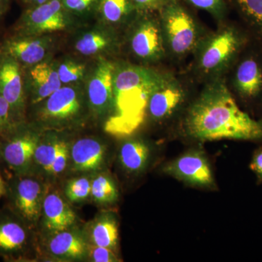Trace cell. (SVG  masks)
<instances>
[{
    "mask_svg": "<svg viewBox=\"0 0 262 262\" xmlns=\"http://www.w3.org/2000/svg\"><path fill=\"white\" fill-rule=\"evenodd\" d=\"M49 0H20L24 5L27 6V8H33V7L38 6L47 3Z\"/></svg>",
    "mask_w": 262,
    "mask_h": 262,
    "instance_id": "cell-37",
    "label": "cell"
},
{
    "mask_svg": "<svg viewBox=\"0 0 262 262\" xmlns=\"http://www.w3.org/2000/svg\"><path fill=\"white\" fill-rule=\"evenodd\" d=\"M237 45L238 40L233 31L226 29L215 34L202 52L201 68L207 72L220 70L233 56Z\"/></svg>",
    "mask_w": 262,
    "mask_h": 262,
    "instance_id": "cell-9",
    "label": "cell"
},
{
    "mask_svg": "<svg viewBox=\"0 0 262 262\" xmlns=\"http://www.w3.org/2000/svg\"><path fill=\"white\" fill-rule=\"evenodd\" d=\"M16 123L9 103L0 93V135H3Z\"/></svg>",
    "mask_w": 262,
    "mask_h": 262,
    "instance_id": "cell-29",
    "label": "cell"
},
{
    "mask_svg": "<svg viewBox=\"0 0 262 262\" xmlns=\"http://www.w3.org/2000/svg\"><path fill=\"white\" fill-rule=\"evenodd\" d=\"M99 0H61L63 8L68 12L83 13L97 8Z\"/></svg>",
    "mask_w": 262,
    "mask_h": 262,
    "instance_id": "cell-30",
    "label": "cell"
},
{
    "mask_svg": "<svg viewBox=\"0 0 262 262\" xmlns=\"http://www.w3.org/2000/svg\"><path fill=\"white\" fill-rule=\"evenodd\" d=\"M136 9L147 11L161 8L168 0H132Z\"/></svg>",
    "mask_w": 262,
    "mask_h": 262,
    "instance_id": "cell-35",
    "label": "cell"
},
{
    "mask_svg": "<svg viewBox=\"0 0 262 262\" xmlns=\"http://www.w3.org/2000/svg\"><path fill=\"white\" fill-rule=\"evenodd\" d=\"M67 10L61 0H49L44 4L27 8L17 28L18 35L62 30L67 24Z\"/></svg>",
    "mask_w": 262,
    "mask_h": 262,
    "instance_id": "cell-4",
    "label": "cell"
},
{
    "mask_svg": "<svg viewBox=\"0 0 262 262\" xmlns=\"http://www.w3.org/2000/svg\"><path fill=\"white\" fill-rule=\"evenodd\" d=\"M188 134L200 141L262 139V122L241 110L222 81L208 84L189 110Z\"/></svg>",
    "mask_w": 262,
    "mask_h": 262,
    "instance_id": "cell-1",
    "label": "cell"
},
{
    "mask_svg": "<svg viewBox=\"0 0 262 262\" xmlns=\"http://www.w3.org/2000/svg\"><path fill=\"white\" fill-rule=\"evenodd\" d=\"M85 245L78 234L64 230L55 234L50 241V251L60 257L79 258L85 253Z\"/></svg>",
    "mask_w": 262,
    "mask_h": 262,
    "instance_id": "cell-19",
    "label": "cell"
},
{
    "mask_svg": "<svg viewBox=\"0 0 262 262\" xmlns=\"http://www.w3.org/2000/svg\"><path fill=\"white\" fill-rule=\"evenodd\" d=\"M90 256L96 262L117 261V257L113 250L93 245L89 247Z\"/></svg>",
    "mask_w": 262,
    "mask_h": 262,
    "instance_id": "cell-33",
    "label": "cell"
},
{
    "mask_svg": "<svg viewBox=\"0 0 262 262\" xmlns=\"http://www.w3.org/2000/svg\"><path fill=\"white\" fill-rule=\"evenodd\" d=\"M42 209L45 225L52 233L67 230L75 222V212L61 196L55 193H51L45 198Z\"/></svg>",
    "mask_w": 262,
    "mask_h": 262,
    "instance_id": "cell-15",
    "label": "cell"
},
{
    "mask_svg": "<svg viewBox=\"0 0 262 262\" xmlns=\"http://www.w3.org/2000/svg\"><path fill=\"white\" fill-rule=\"evenodd\" d=\"M1 148H2V144H0V157H1V158H2Z\"/></svg>",
    "mask_w": 262,
    "mask_h": 262,
    "instance_id": "cell-40",
    "label": "cell"
},
{
    "mask_svg": "<svg viewBox=\"0 0 262 262\" xmlns=\"http://www.w3.org/2000/svg\"><path fill=\"white\" fill-rule=\"evenodd\" d=\"M68 155V147H67V144L63 141H59L58 151H57L56 158L52 165L50 173L52 174L61 173L67 166Z\"/></svg>",
    "mask_w": 262,
    "mask_h": 262,
    "instance_id": "cell-32",
    "label": "cell"
},
{
    "mask_svg": "<svg viewBox=\"0 0 262 262\" xmlns=\"http://www.w3.org/2000/svg\"><path fill=\"white\" fill-rule=\"evenodd\" d=\"M243 11L257 23L262 24V0H236Z\"/></svg>",
    "mask_w": 262,
    "mask_h": 262,
    "instance_id": "cell-31",
    "label": "cell"
},
{
    "mask_svg": "<svg viewBox=\"0 0 262 262\" xmlns=\"http://www.w3.org/2000/svg\"><path fill=\"white\" fill-rule=\"evenodd\" d=\"M0 51L21 66H34L44 58L46 46L42 41L30 36L15 34L3 43Z\"/></svg>",
    "mask_w": 262,
    "mask_h": 262,
    "instance_id": "cell-12",
    "label": "cell"
},
{
    "mask_svg": "<svg viewBox=\"0 0 262 262\" xmlns=\"http://www.w3.org/2000/svg\"><path fill=\"white\" fill-rule=\"evenodd\" d=\"M115 69L113 63L101 62L89 82V98L91 106L99 113L106 111L113 102Z\"/></svg>",
    "mask_w": 262,
    "mask_h": 262,
    "instance_id": "cell-11",
    "label": "cell"
},
{
    "mask_svg": "<svg viewBox=\"0 0 262 262\" xmlns=\"http://www.w3.org/2000/svg\"><path fill=\"white\" fill-rule=\"evenodd\" d=\"M184 98V91L178 82L164 77L149 100L148 110L156 120L165 118L173 113Z\"/></svg>",
    "mask_w": 262,
    "mask_h": 262,
    "instance_id": "cell-10",
    "label": "cell"
},
{
    "mask_svg": "<svg viewBox=\"0 0 262 262\" xmlns=\"http://www.w3.org/2000/svg\"><path fill=\"white\" fill-rule=\"evenodd\" d=\"M3 135L8 138L2 144V158L15 173L23 176L39 144L37 136L20 128L19 122Z\"/></svg>",
    "mask_w": 262,
    "mask_h": 262,
    "instance_id": "cell-5",
    "label": "cell"
},
{
    "mask_svg": "<svg viewBox=\"0 0 262 262\" xmlns=\"http://www.w3.org/2000/svg\"><path fill=\"white\" fill-rule=\"evenodd\" d=\"M91 183L89 179L80 178L71 181L66 189V194L72 202L83 201L91 194Z\"/></svg>",
    "mask_w": 262,
    "mask_h": 262,
    "instance_id": "cell-27",
    "label": "cell"
},
{
    "mask_svg": "<svg viewBox=\"0 0 262 262\" xmlns=\"http://www.w3.org/2000/svg\"><path fill=\"white\" fill-rule=\"evenodd\" d=\"M59 141L48 143L41 145L38 144L37 149L34 152L33 159L35 160L38 165L47 172L51 171L52 165L54 161L57 151H58Z\"/></svg>",
    "mask_w": 262,
    "mask_h": 262,
    "instance_id": "cell-26",
    "label": "cell"
},
{
    "mask_svg": "<svg viewBox=\"0 0 262 262\" xmlns=\"http://www.w3.org/2000/svg\"><path fill=\"white\" fill-rule=\"evenodd\" d=\"M91 239L96 246L115 249L118 241L116 222L112 218H102L93 226Z\"/></svg>",
    "mask_w": 262,
    "mask_h": 262,
    "instance_id": "cell-22",
    "label": "cell"
},
{
    "mask_svg": "<svg viewBox=\"0 0 262 262\" xmlns=\"http://www.w3.org/2000/svg\"><path fill=\"white\" fill-rule=\"evenodd\" d=\"M165 173L194 185L210 187L213 184L209 164L206 158L196 152L180 157L165 168Z\"/></svg>",
    "mask_w": 262,
    "mask_h": 262,
    "instance_id": "cell-8",
    "label": "cell"
},
{
    "mask_svg": "<svg viewBox=\"0 0 262 262\" xmlns=\"http://www.w3.org/2000/svg\"><path fill=\"white\" fill-rule=\"evenodd\" d=\"M163 78L141 67H127L115 72L113 113L105 124V130L118 137L135 132L144 122L150 96Z\"/></svg>",
    "mask_w": 262,
    "mask_h": 262,
    "instance_id": "cell-2",
    "label": "cell"
},
{
    "mask_svg": "<svg viewBox=\"0 0 262 262\" xmlns=\"http://www.w3.org/2000/svg\"><path fill=\"white\" fill-rule=\"evenodd\" d=\"M251 170L262 177V151L255 155L251 164Z\"/></svg>",
    "mask_w": 262,
    "mask_h": 262,
    "instance_id": "cell-36",
    "label": "cell"
},
{
    "mask_svg": "<svg viewBox=\"0 0 262 262\" xmlns=\"http://www.w3.org/2000/svg\"><path fill=\"white\" fill-rule=\"evenodd\" d=\"M149 148L142 141L125 142L120 149V158L124 168L129 171H139L144 168L149 157Z\"/></svg>",
    "mask_w": 262,
    "mask_h": 262,
    "instance_id": "cell-21",
    "label": "cell"
},
{
    "mask_svg": "<svg viewBox=\"0 0 262 262\" xmlns=\"http://www.w3.org/2000/svg\"><path fill=\"white\" fill-rule=\"evenodd\" d=\"M0 93L11 108L15 121L21 117L25 103L22 66L11 57L0 56Z\"/></svg>",
    "mask_w": 262,
    "mask_h": 262,
    "instance_id": "cell-7",
    "label": "cell"
},
{
    "mask_svg": "<svg viewBox=\"0 0 262 262\" xmlns=\"http://www.w3.org/2000/svg\"><path fill=\"white\" fill-rule=\"evenodd\" d=\"M136 56L144 59L158 58L163 51L161 34L154 21L146 20L136 30L131 40Z\"/></svg>",
    "mask_w": 262,
    "mask_h": 262,
    "instance_id": "cell-16",
    "label": "cell"
},
{
    "mask_svg": "<svg viewBox=\"0 0 262 262\" xmlns=\"http://www.w3.org/2000/svg\"><path fill=\"white\" fill-rule=\"evenodd\" d=\"M58 73L61 83L77 82L83 77L84 66L72 61L64 62L60 65Z\"/></svg>",
    "mask_w": 262,
    "mask_h": 262,
    "instance_id": "cell-28",
    "label": "cell"
},
{
    "mask_svg": "<svg viewBox=\"0 0 262 262\" xmlns=\"http://www.w3.org/2000/svg\"><path fill=\"white\" fill-rule=\"evenodd\" d=\"M0 56H1V51H0Z\"/></svg>",
    "mask_w": 262,
    "mask_h": 262,
    "instance_id": "cell-41",
    "label": "cell"
},
{
    "mask_svg": "<svg viewBox=\"0 0 262 262\" xmlns=\"http://www.w3.org/2000/svg\"><path fill=\"white\" fill-rule=\"evenodd\" d=\"M19 218L16 214L0 215V254L3 256H18L27 246L28 234Z\"/></svg>",
    "mask_w": 262,
    "mask_h": 262,
    "instance_id": "cell-13",
    "label": "cell"
},
{
    "mask_svg": "<svg viewBox=\"0 0 262 262\" xmlns=\"http://www.w3.org/2000/svg\"><path fill=\"white\" fill-rule=\"evenodd\" d=\"M41 191L37 181L21 176L7 185L5 194L9 195L15 214L24 222H33L39 217Z\"/></svg>",
    "mask_w": 262,
    "mask_h": 262,
    "instance_id": "cell-6",
    "label": "cell"
},
{
    "mask_svg": "<svg viewBox=\"0 0 262 262\" xmlns=\"http://www.w3.org/2000/svg\"><path fill=\"white\" fill-rule=\"evenodd\" d=\"M134 9L132 0H99L97 7L102 18L111 24L121 21Z\"/></svg>",
    "mask_w": 262,
    "mask_h": 262,
    "instance_id": "cell-23",
    "label": "cell"
},
{
    "mask_svg": "<svg viewBox=\"0 0 262 262\" xmlns=\"http://www.w3.org/2000/svg\"><path fill=\"white\" fill-rule=\"evenodd\" d=\"M164 32L173 53L182 55L196 42L195 24L192 17L177 0H168L161 7Z\"/></svg>",
    "mask_w": 262,
    "mask_h": 262,
    "instance_id": "cell-3",
    "label": "cell"
},
{
    "mask_svg": "<svg viewBox=\"0 0 262 262\" xmlns=\"http://www.w3.org/2000/svg\"><path fill=\"white\" fill-rule=\"evenodd\" d=\"M193 6L213 14H220L224 8V0H187Z\"/></svg>",
    "mask_w": 262,
    "mask_h": 262,
    "instance_id": "cell-34",
    "label": "cell"
},
{
    "mask_svg": "<svg viewBox=\"0 0 262 262\" xmlns=\"http://www.w3.org/2000/svg\"><path fill=\"white\" fill-rule=\"evenodd\" d=\"M10 0H0V15L3 14L8 7H9Z\"/></svg>",
    "mask_w": 262,
    "mask_h": 262,
    "instance_id": "cell-38",
    "label": "cell"
},
{
    "mask_svg": "<svg viewBox=\"0 0 262 262\" xmlns=\"http://www.w3.org/2000/svg\"><path fill=\"white\" fill-rule=\"evenodd\" d=\"M107 45V39L102 34L96 32L88 33L77 41L76 49L81 54L90 56L102 51Z\"/></svg>",
    "mask_w": 262,
    "mask_h": 262,
    "instance_id": "cell-25",
    "label": "cell"
},
{
    "mask_svg": "<svg viewBox=\"0 0 262 262\" xmlns=\"http://www.w3.org/2000/svg\"><path fill=\"white\" fill-rule=\"evenodd\" d=\"M91 195L98 203H112L116 201L117 190L115 184L104 175H99L91 183Z\"/></svg>",
    "mask_w": 262,
    "mask_h": 262,
    "instance_id": "cell-24",
    "label": "cell"
},
{
    "mask_svg": "<svg viewBox=\"0 0 262 262\" xmlns=\"http://www.w3.org/2000/svg\"><path fill=\"white\" fill-rule=\"evenodd\" d=\"M33 103L40 102L61 88L58 71L46 63H37L29 71Z\"/></svg>",
    "mask_w": 262,
    "mask_h": 262,
    "instance_id": "cell-17",
    "label": "cell"
},
{
    "mask_svg": "<svg viewBox=\"0 0 262 262\" xmlns=\"http://www.w3.org/2000/svg\"><path fill=\"white\" fill-rule=\"evenodd\" d=\"M80 110V100L75 90L61 87L46 98L42 115L48 120H67L75 116Z\"/></svg>",
    "mask_w": 262,
    "mask_h": 262,
    "instance_id": "cell-14",
    "label": "cell"
},
{
    "mask_svg": "<svg viewBox=\"0 0 262 262\" xmlns=\"http://www.w3.org/2000/svg\"><path fill=\"white\" fill-rule=\"evenodd\" d=\"M104 154L102 144L93 139H80L72 148L74 166L81 171H91L99 168L103 163Z\"/></svg>",
    "mask_w": 262,
    "mask_h": 262,
    "instance_id": "cell-18",
    "label": "cell"
},
{
    "mask_svg": "<svg viewBox=\"0 0 262 262\" xmlns=\"http://www.w3.org/2000/svg\"><path fill=\"white\" fill-rule=\"evenodd\" d=\"M6 187L7 184H5V181L3 180V177H2L1 174H0V199L5 195Z\"/></svg>",
    "mask_w": 262,
    "mask_h": 262,
    "instance_id": "cell-39",
    "label": "cell"
},
{
    "mask_svg": "<svg viewBox=\"0 0 262 262\" xmlns=\"http://www.w3.org/2000/svg\"><path fill=\"white\" fill-rule=\"evenodd\" d=\"M236 85L241 94L252 97L261 91L262 74L253 59L246 60L239 66L235 77Z\"/></svg>",
    "mask_w": 262,
    "mask_h": 262,
    "instance_id": "cell-20",
    "label": "cell"
}]
</instances>
